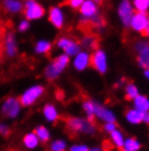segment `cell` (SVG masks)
I'll use <instances>...</instances> for the list:
<instances>
[{
  "label": "cell",
  "mask_w": 149,
  "mask_h": 151,
  "mask_svg": "<svg viewBox=\"0 0 149 151\" xmlns=\"http://www.w3.org/2000/svg\"><path fill=\"white\" fill-rule=\"evenodd\" d=\"M27 27H28V23L26 22V21H24V22H22L20 24V30L21 31H25Z\"/></svg>",
  "instance_id": "cell-35"
},
{
  "label": "cell",
  "mask_w": 149,
  "mask_h": 151,
  "mask_svg": "<svg viewBox=\"0 0 149 151\" xmlns=\"http://www.w3.org/2000/svg\"><path fill=\"white\" fill-rule=\"evenodd\" d=\"M138 95V92H137V88L135 87L134 84H132L130 83L126 88V93H125V99H126L127 101H131V100H133L135 99L136 96Z\"/></svg>",
  "instance_id": "cell-23"
},
{
  "label": "cell",
  "mask_w": 149,
  "mask_h": 151,
  "mask_svg": "<svg viewBox=\"0 0 149 151\" xmlns=\"http://www.w3.org/2000/svg\"><path fill=\"white\" fill-rule=\"evenodd\" d=\"M52 151H65V145H64L63 141H56V142H53L51 147Z\"/></svg>",
  "instance_id": "cell-29"
},
{
  "label": "cell",
  "mask_w": 149,
  "mask_h": 151,
  "mask_svg": "<svg viewBox=\"0 0 149 151\" xmlns=\"http://www.w3.org/2000/svg\"><path fill=\"white\" fill-rule=\"evenodd\" d=\"M88 65V56L85 53L79 54L75 59V67L78 70H83Z\"/></svg>",
  "instance_id": "cell-19"
},
{
  "label": "cell",
  "mask_w": 149,
  "mask_h": 151,
  "mask_svg": "<svg viewBox=\"0 0 149 151\" xmlns=\"http://www.w3.org/2000/svg\"><path fill=\"white\" fill-rule=\"evenodd\" d=\"M11 130L8 128L7 126L4 125H0V135H4V136H9Z\"/></svg>",
  "instance_id": "cell-32"
},
{
  "label": "cell",
  "mask_w": 149,
  "mask_h": 151,
  "mask_svg": "<svg viewBox=\"0 0 149 151\" xmlns=\"http://www.w3.org/2000/svg\"><path fill=\"white\" fill-rule=\"evenodd\" d=\"M61 119L65 123V129L67 134L73 138L76 135V132H93L94 126L88 122H85L79 118H74V117L65 116L61 117Z\"/></svg>",
  "instance_id": "cell-1"
},
{
  "label": "cell",
  "mask_w": 149,
  "mask_h": 151,
  "mask_svg": "<svg viewBox=\"0 0 149 151\" xmlns=\"http://www.w3.org/2000/svg\"><path fill=\"white\" fill-rule=\"evenodd\" d=\"M49 20L50 22L58 29L62 27L63 24V18H62V13L58 8H51L50 9V13H49Z\"/></svg>",
  "instance_id": "cell-11"
},
{
  "label": "cell",
  "mask_w": 149,
  "mask_h": 151,
  "mask_svg": "<svg viewBox=\"0 0 149 151\" xmlns=\"http://www.w3.org/2000/svg\"><path fill=\"white\" fill-rule=\"evenodd\" d=\"M88 151H100L99 149H93V150H88Z\"/></svg>",
  "instance_id": "cell-42"
},
{
  "label": "cell",
  "mask_w": 149,
  "mask_h": 151,
  "mask_svg": "<svg viewBox=\"0 0 149 151\" xmlns=\"http://www.w3.org/2000/svg\"><path fill=\"white\" fill-rule=\"evenodd\" d=\"M83 44L89 48H93L95 50H98L99 48V44H100V40L97 35H95L94 33L92 34H87L85 35L84 37V41H83Z\"/></svg>",
  "instance_id": "cell-14"
},
{
  "label": "cell",
  "mask_w": 149,
  "mask_h": 151,
  "mask_svg": "<svg viewBox=\"0 0 149 151\" xmlns=\"http://www.w3.org/2000/svg\"><path fill=\"white\" fill-rule=\"evenodd\" d=\"M57 96H58V98L60 99V100H62V98H63V93H62V92H61V91H58V92H57Z\"/></svg>",
  "instance_id": "cell-38"
},
{
  "label": "cell",
  "mask_w": 149,
  "mask_h": 151,
  "mask_svg": "<svg viewBox=\"0 0 149 151\" xmlns=\"http://www.w3.org/2000/svg\"><path fill=\"white\" fill-rule=\"evenodd\" d=\"M43 92H44V88L40 87V86H37V87H34L32 89H30V90L26 91L25 93L19 99L20 105L22 106L31 105Z\"/></svg>",
  "instance_id": "cell-6"
},
{
  "label": "cell",
  "mask_w": 149,
  "mask_h": 151,
  "mask_svg": "<svg viewBox=\"0 0 149 151\" xmlns=\"http://www.w3.org/2000/svg\"><path fill=\"white\" fill-rule=\"evenodd\" d=\"M145 73H146V76H147V77H148V78H149V69H147V70H146Z\"/></svg>",
  "instance_id": "cell-40"
},
{
  "label": "cell",
  "mask_w": 149,
  "mask_h": 151,
  "mask_svg": "<svg viewBox=\"0 0 149 151\" xmlns=\"http://www.w3.org/2000/svg\"><path fill=\"white\" fill-rule=\"evenodd\" d=\"M81 6H82V7L79 9V11H81L82 14L85 15V17H93V15H96L97 7H96V4H94L92 0H87L85 2H83Z\"/></svg>",
  "instance_id": "cell-13"
},
{
  "label": "cell",
  "mask_w": 149,
  "mask_h": 151,
  "mask_svg": "<svg viewBox=\"0 0 149 151\" xmlns=\"http://www.w3.org/2000/svg\"><path fill=\"white\" fill-rule=\"evenodd\" d=\"M143 121L146 122L147 124H149V113H147V112H145V113H144V117H143Z\"/></svg>",
  "instance_id": "cell-37"
},
{
  "label": "cell",
  "mask_w": 149,
  "mask_h": 151,
  "mask_svg": "<svg viewBox=\"0 0 149 151\" xmlns=\"http://www.w3.org/2000/svg\"><path fill=\"white\" fill-rule=\"evenodd\" d=\"M24 144L26 147L28 148H35L38 144L37 136L35 134H28L24 137Z\"/></svg>",
  "instance_id": "cell-22"
},
{
  "label": "cell",
  "mask_w": 149,
  "mask_h": 151,
  "mask_svg": "<svg viewBox=\"0 0 149 151\" xmlns=\"http://www.w3.org/2000/svg\"><path fill=\"white\" fill-rule=\"evenodd\" d=\"M127 116V119L131 122V123H140L143 121V117H144V112H140V111L138 110H135V111H130L128 113L126 114Z\"/></svg>",
  "instance_id": "cell-18"
},
{
  "label": "cell",
  "mask_w": 149,
  "mask_h": 151,
  "mask_svg": "<svg viewBox=\"0 0 149 151\" xmlns=\"http://www.w3.org/2000/svg\"><path fill=\"white\" fill-rule=\"evenodd\" d=\"M20 110V102L19 100L16 99H9L7 101V103L4 105L2 109V113L7 116L14 117L16 114L19 113Z\"/></svg>",
  "instance_id": "cell-9"
},
{
  "label": "cell",
  "mask_w": 149,
  "mask_h": 151,
  "mask_svg": "<svg viewBox=\"0 0 149 151\" xmlns=\"http://www.w3.org/2000/svg\"><path fill=\"white\" fill-rule=\"evenodd\" d=\"M148 23H149L148 13L146 11H143V12L138 11L133 15V18L131 20L130 25H132V27H133L134 30L143 32V31L146 29V27L148 25Z\"/></svg>",
  "instance_id": "cell-5"
},
{
  "label": "cell",
  "mask_w": 149,
  "mask_h": 151,
  "mask_svg": "<svg viewBox=\"0 0 149 151\" xmlns=\"http://www.w3.org/2000/svg\"><path fill=\"white\" fill-rule=\"evenodd\" d=\"M83 2H84V0H64L62 2V6H70L73 9H77Z\"/></svg>",
  "instance_id": "cell-28"
},
{
  "label": "cell",
  "mask_w": 149,
  "mask_h": 151,
  "mask_svg": "<svg viewBox=\"0 0 149 151\" xmlns=\"http://www.w3.org/2000/svg\"><path fill=\"white\" fill-rule=\"evenodd\" d=\"M119 150L120 151H127L126 149H123V147H122V148H119Z\"/></svg>",
  "instance_id": "cell-41"
},
{
  "label": "cell",
  "mask_w": 149,
  "mask_h": 151,
  "mask_svg": "<svg viewBox=\"0 0 149 151\" xmlns=\"http://www.w3.org/2000/svg\"><path fill=\"white\" fill-rule=\"evenodd\" d=\"M45 13L44 8L40 4H36L34 0H27L25 4V15L27 20L41 18Z\"/></svg>",
  "instance_id": "cell-4"
},
{
  "label": "cell",
  "mask_w": 149,
  "mask_h": 151,
  "mask_svg": "<svg viewBox=\"0 0 149 151\" xmlns=\"http://www.w3.org/2000/svg\"><path fill=\"white\" fill-rule=\"evenodd\" d=\"M114 128H116V125H114V123H108V124L104 126V129L106 130H108V132H113L114 130Z\"/></svg>",
  "instance_id": "cell-33"
},
{
  "label": "cell",
  "mask_w": 149,
  "mask_h": 151,
  "mask_svg": "<svg viewBox=\"0 0 149 151\" xmlns=\"http://www.w3.org/2000/svg\"><path fill=\"white\" fill-rule=\"evenodd\" d=\"M58 45L60 47H62L67 55H75L79 50V47H78L77 44L74 43V42L70 41V40H67V38H61L58 42Z\"/></svg>",
  "instance_id": "cell-10"
},
{
  "label": "cell",
  "mask_w": 149,
  "mask_h": 151,
  "mask_svg": "<svg viewBox=\"0 0 149 151\" xmlns=\"http://www.w3.org/2000/svg\"><path fill=\"white\" fill-rule=\"evenodd\" d=\"M6 38V24L0 19V40Z\"/></svg>",
  "instance_id": "cell-31"
},
{
  "label": "cell",
  "mask_w": 149,
  "mask_h": 151,
  "mask_svg": "<svg viewBox=\"0 0 149 151\" xmlns=\"http://www.w3.org/2000/svg\"><path fill=\"white\" fill-rule=\"evenodd\" d=\"M92 1H94V2H97V4H102V0H92Z\"/></svg>",
  "instance_id": "cell-39"
},
{
  "label": "cell",
  "mask_w": 149,
  "mask_h": 151,
  "mask_svg": "<svg viewBox=\"0 0 149 151\" xmlns=\"http://www.w3.org/2000/svg\"><path fill=\"white\" fill-rule=\"evenodd\" d=\"M4 8L7 10V11L16 12V11H20V10H21L22 4H20L19 1H15V0H4Z\"/></svg>",
  "instance_id": "cell-17"
},
{
  "label": "cell",
  "mask_w": 149,
  "mask_h": 151,
  "mask_svg": "<svg viewBox=\"0 0 149 151\" xmlns=\"http://www.w3.org/2000/svg\"><path fill=\"white\" fill-rule=\"evenodd\" d=\"M69 64V57L67 55H61L53 59L52 65H50L48 68L46 69V76L49 80L55 79L57 76L64 69V67Z\"/></svg>",
  "instance_id": "cell-2"
},
{
  "label": "cell",
  "mask_w": 149,
  "mask_h": 151,
  "mask_svg": "<svg viewBox=\"0 0 149 151\" xmlns=\"http://www.w3.org/2000/svg\"><path fill=\"white\" fill-rule=\"evenodd\" d=\"M136 48L139 53L137 57L138 63L147 70L149 69V46L145 43H138L136 45Z\"/></svg>",
  "instance_id": "cell-7"
},
{
  "label": "cell",
  "mask_w": 149,
  "mask_h": 151,
  "mask_svg": "<svg viewBox=\"0 0 149 151\" xmlns=\"http://www.w3.org/2000/svg\"><path fill=\"white\" fill-rule=\"evenodd\" d=\"M140 34L143 35V36H149V23H148V25L146 27V29L143 32H140Z\"/></svg>",
  "instance_id": "cell-36"
},
{
  "label": "cell",
  "mask_w": 149,
  "mask_h": 151,
  "mask_svg": "<svg viewBox=\"0 0 149 151\" xmlns=\"http://www.w3.org/2000/svg\"><path fill=\"white\" fill-rule=\"evenodd\" d=\"M125 148H126L127 151H136L140 148V145L137 142V140L135 138H130L125 142Z\"/></svg>",
  "instance_id": "cell-25"
},
{
  "label": "cell",
  "mask_w": 149,
  "mask_h": 151,
  "mask_svg": "<svg viewBox=\"0 0 149 151\" xmlns=\"http://www.w3.org/2000/svg\"><path fill=\"white\" fill-rule=\"evenodd\" d=\"M112 134V138H113V141L116 144L118 148H122L123 147V139H122V136H121V134L119 132H116V130H113L111 132Z\"/></svg>",
  "instance_id": "cell-27"
},
{
  "label": "cell",
  "mask_w": 149,
  "mask_h": 151,
  "mask_svg": "<svg viewBox=\"0 0 149 151\" xmlns=\"http://www.w3.org/2000/svg\"><path fill=\"white\" fill-rule=\"evenodd\" d=\"M135 105H136L138 111L144 112V113L148 112L149 110V101L146 96H143V95H137L135 98Z\"/></svg>",
  "instance_id": "cell-15"
},
{
  "label": "cell",
  "mask_w": 149,
  "mask_h": 151,
  "mask_svg": "<svg viewBox=\"0 0 149 151\" xmlns=\"http://www.w3.org/2000/svg\"><path fill=\"white\" fill-rule=\"evenodd\" d=\"M114 148V146L111 144L110 140H104V144H102V150L104 151H111Z\"/></svg>",
  "instance_id": "cell-30"
},
{
  "label": "cell",
  "mask_w": 149,
  "mask_h": 151,
  "mask_svg": "<svg viewBox=\"0 0 149 151\" xmlns=\"http://www.w3.org/2000/svg\"><path fill=\"white\" fill-rule=\"evenodd\" d=\"M44 113H45V115L48 121L55 122L59 118V116H58V114H57V112H56V109H55L52 105H49V104L48 105H46L45 110H44Z\"/></svg>",
  "instance_id": "cell-20"
},
{
  "label": "cell",
  "mask_w": 149,
  "mask_h": 151,
  "mask_svg": "<svg viewBox=\"0 0 149 151\" xmlns=\"http://www.w3.org/2000/svg\"><path fill=\"white\" fill-rule=\"evenodd\" d=\"M50 49H51V45L48 42H39V43H37V46H36L37 53H44L47 56L50 54Z\"/></svg>",
  "instance_id": "cell-24"
},
{
  "label": "cell",
  "mask_w": 149,
  "mask_h": 151,
  "mask_svg": "<svg viewBox=\"0 0 149 151\" xmlns=\"http://www.w3.org/2000/svg\"><path fill=\"white\" fill-rule=\"evenodd\" d=\"M71 151H88V149L83 146H74L71 148Z\"/></svg>",
  "instance_id": "cell-34"
},
{
  "label": "cell",
  "mask_w": 149,
  "mask_h": 151,
  "mask_svg": "<svg viewBox=\"0 0 149 151\" xmlns=\"http://www.w3.org/2000/svg\"><path fill=\"white\" fill-rule=\"evenodd\" d=\"M94 113L97 114L98 116L101 117L104 121L109 122V123H114L116 122V118L113 116V114L110 113L109 111H107L104 107H101L100 105L96 104V103H94Z\"/></svg>",
  "instance_id": "cell-12"
},
{
  "label": "cell",
  "mask_w": 149,
  "mask_h": 151,
  "mask_svg": "<svg viewBox=\"0 0 149 151\" xmlns=\"http://www.w3.org/2000/svg\"><path fill=\"white\" fill-rule=\"evenodd\" d=\"M88 64L90 67L95 68L99 72L104 73L107 70V63H106V56L104 52L96 50V53L93 54L90 58H88Z\"/></svg>",
  "instance_id": "cell-3"
},
{
  "label": "cell",
  "mask_w": 149,
  "mask_h": 151,
  "mask_svg": "<svg viewBox=\"0 0 149 151\" xmlns=\"http://www.w3.org/2000/svg\"><path fill=\"white\" fill-rule=\"evenodd\" d=\"M119 13L121 15V18L123 20V23L125 25H130L131 24V20L133 18V10H132V8H131V4L128 2V0H123L122 1V4L120 6L119 8Z\"/></svg>",
  "instance_id": "cell-8"
},
{
  "label": "cell",
  "mask_w": 149,
  "mask_h": 151,
  "mask_svg": "<svg viewBox=\"0 0 149 151\" xmlns=\"http://www.w3.org/2000/svg\"><path fill=\"white\" fill-rule=\"evenodd\" d=\"M135 7L138 11H146L149 7V0H135Z\"/></svg>",
  "instance_id": "cell-26"
},
{
  "label": "cell",
  "mask_w": 149,
  "mask_h": 151,
  "mask_svg": "<svg viewBox=\"0 0 149 151\" xmlns=\"http://www.w3.org/2000/svg\"><path fill=\"white\" fill-rule=\"evenodd\" d=\"M1 58H2V56H0V60H1Z\"/></svg>",
  "instance_id": "cell-43"
},
{
  "label": "cell",
  "mask_w": 149,
  "mask_h": 151,
  "mask_svg": "<svg viewBox=\"0 0 149 151\" xmlns=\"http://www.w3.org/2000/svg\"><path fill=\"white\" fill-rule=\"evenodd\" d=\"M34 134H35L38 138H40V140L41 141H44V142H47V141L49 140V132L44 126H39V127H37V128L34 130Z\"/></svg>",
  "instance_id": "cell-21"
},
{
  "label": "cell",
  "mask_w": 149,
  "mask_h": 151,
  "mask_svg": "<svg viewBox=\"0 0 149 151\" xmlns=\"http://www.w3.org/2000/svg\"><path fill=\"white\" fill-rule=\"evenodd\" d=\"M6 48L8 50V54L10 56H13L16 52V47H15V43H14V37H13V34L12 33H9L6 37Z\"/></svg>",
  "instance_id": "cell-16"
}]
</instances>
